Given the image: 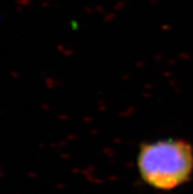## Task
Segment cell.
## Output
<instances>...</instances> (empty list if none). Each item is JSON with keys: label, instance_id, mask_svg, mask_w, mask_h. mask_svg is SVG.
Listing matches in <instances>:
<instances>
[{"label": "cell", "instance_id": "6da1fadb", "mask_svg": "<svg viewBox=\"0 0 193 194\" xmlns=\"http://www.w3.org/2000/svg\"><path fill=\"white\" fill-rule=\"evenodd\" d=\"M137 166L151 187L170 190L188 181L193 172V147L185 140L169 139L141 145Z\"/></svg>", "mask_w": 193, "mask_h": 194}]
</instances>
